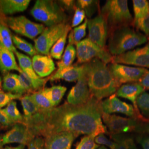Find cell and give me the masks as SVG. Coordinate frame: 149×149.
I'll use <instances>...</instances> for the list:
<instances>
[{
	"instance_id": "obj_17",
	"label": "cell",
	"mask_w": 149,
	"mask_h": 149,
	"mask_svg": "<svg viewBox=\"0 0 149 149\" xmlns=\"http://www.w3.org/2000/svg\"><path fill=\"white\" fill-rule=\"evenodd\" d=\"M76 136L73 134L62 132L44 138L43 149H71Z\"/></svg>"
},
{
	"instance_id": "obj_36",
	"label": "cell",
	"mask_w": 149,
	"mask_h": 149,
	"mask_svg": "<svg viewBox=\"0 0 149 149\" xmlns=\"http://www.w3.org/2000/svg\"><path fill=\"white\" fill-rule=\"evenodd\" d=\"M19 86L16 94L22 96L23 94L34 90L32 81L23 71L18 74Z\"/></svg>"
},
{
	"instance_id": "obj_35",
	"label": "cell",
	"mask_w": 149,
	"mask_h": 149,
	"mask_svg": "<svg viewBox=\"0 0 149 149\" xmlns=\"http://www.w3.org/2000/svg\"><path fill=\"white\" fill-rule=\"evenodd\" d=\"M99 1L95 0H78L76 1V7L85 11L86 16L91 18L97 11Z\"/></svg>"
},
{
	"instance_id": "obj_21",
	"label": "cell",
	"mask_w": 149,
	"mask_h": 149,
	"mask_svg": "<svg viewBox=\"0 0 149 149\" xmlns=\"http://www.w3.org/2000/svg\"><path fill=\"white\" fill-rule=\"evenodd\" d=\"M84 71V65H74L56 71L49 79L50 81L64 80L68 82H76L80 79Z\"/></svg>"
},
{
	"instance_id": "obj_26",
	"label": "cell",
	"mask_w": 149,
	"mask_h": 149,
	"mask_svg": "<svg viewBox=\"0 0 149 149\" xmlns=\"http://www.w3.org/2000/svg\"><path fill=\"white\" fill-rule=\"evenodd\" d=\"M21 101L24 112L23 123L34 116L39 109L33 101L30 95L23 96L21 98Z\"/></svg>"
},
{
	"instance_id": "obj_51",
	"label": "cell",
	"mask_w": 149,
	"mask_h": 149,
	"mask_svg": "<svg viewBox=\"0 0 149 149\" xmlns=\"http://www.w3.org/2000/svg\"><path fill=\"white\" fill-rule=\"evenodd\" d=\"M107 149L106 147H105V146H103V145H102V146H100V147H99V148H98V149Z\"/></svg>"
},
{
	"instance_id": "obj_1",
	"label": "cell",
	"mask_w": 149,
	"mask_h": 149,
	"mask_svg": "<svg viewBox=\"0 0 149 149\" xmlns=\"http://www.w3.org/2000/svg\"><path fill=\"white\" fill-rule=\"evenodd\" d=\"M101 101L92 96L84 104L65 103L58 107L40 111L23 123L36 137L45 138L55 134L68 132L97 136L107 132L102 119Z\"/></svg>"
},
{
	"instance_id": "obj_14",
	"label": "cell",
	"mask_w": 149,
	"mask_h": 149,
	"mask_svg": "<svg viewBox=\"0 0 149 149\" xmlns=\"http://www.w3.org/2000/svg\"><path fill=\"white\" fill-rule=\"evenodd\" d=\"M36 137L26 124L17 123L3 135V145L18 143L26 146L28 145Z\"/></svg>"
},
{
	"instance_id": "obj_53",
	"label": "cell",
	"mask_w": 149,
	"mask_h": 149,
	"mask_svg": "<svg viewBox=\"0 0 149 149\" xmlns=\"http://www.w3.org/2000/svg\"><path fill=\"white\" fill-rule=\"evenodd\" d=\"M1 82H2V79H1V77H0V86L1 85Z\"/></svg>"
},
{
	"instance_id": "obj_40",
	"label": "cell",
	"mask_w": 149,
	"mask_h": 149,
	"mask_svg": "<svg viewBox=\"0 0 149 149\" xmlns=\"http://www.w3.org/2000/svg\"><path fill=\"white\" fill-rule=\"evenodd\" d=\"M116 145L113 149H132L133 148V140L130 138H115Z\"/></svg>"
},
{
	"instance_id": "obj_54",
	"label": "cell",
	"mask_w": 149,
	"mask_h": 149,
	"mask_svg": "<svg viewBox=\"0 0 149 149\" xmlns=\"http://www.w3.org/2000/svg\"><path fill=\"white\" fill-rule=\"evenodd\" d=\"M135 149V148H133V149Z\"/></svg>"
},
{
	"instance_id": "obj_4",
	"label": "cell",
	"mask_w": 149,
	"mask_h": 149,
	"mask_svg": "<svg viewBox=\"0 0 149 149\" xmlns=\"http://www.w3.org/2000/svg\"><path fill=\"white\" fill-rule=\"evenodd\" d=\"M32 16L47 27L66 23L68 17L58 2L52 0H37L31 11Z\"/></svg>"
},
{
	"instance_id": "obj_20",
	"label": "cell",
	"mask_w": 149,
	"mask_h": 149,
	"mask_svg": "<svg viewBox=\"0 0 149 149\" xmlns=\"http://www.w3.org/2000/svg\"><path fill=\"white\" fill-rule=\"evenodd\" d=\"M22 72L16 62L15 53L0 44V71L4 74L11 71Z\"/></svg>"
},
{
	"instance_id": "obj_46",
	"label": "cell",
	"mask_w": 149,
	"mask_h": 149,
	"mask_svg": "<svg viewBox=\"0 0 149 149\" xmlns=\"http://www.w3.org/2000/svg\"><path fill=\"white\" fill-rule=\"evenodd\" d=\"M139 83L143 86L145 90H149V71L139 81Z\"/></svg>"
},
{
	"instance_id": "obj_34",
	"label": "cell",
	"mask_w": 149,
	"mask_h": 149,
	"mask_svg": "<svg viewBox=\"0 0 149 149\" xmlns=\"http://www.w3.org/2000/svg\"><path fill=\"white\" fill-rule=\"evenodd\" d=\"M13 43L17 48L25 52L29 55L34 56L37 54V52L32 44L28 43L24 39L15 35H12Z\"/></svg>"
},
{
	"instance_id": "obj_32",
	"label": "cell",
	"mask_w": 149,
	"mask_h": 149,
	"mask_svg": "<svg viewBox=\"0 0 149 149\" xmlns=\"http://www.w3.org/2000/svg\"><path fill=\"white\" fill-rule=\"evenodd\" d=\"M139 111L146 123L149 122V93L145 91L139 96L136 100Z\"/></svg>"
},
{
	"instance_id": "obj_39",
	"label": "cell",
	"mask_w": 149,
	"mask_h": 149,
	"mask_svg": "<svg viewBox=\"0 0 149 149\" xmlns=\"http://www.w3.org/2000/svg\"><path fill=\"white\" fill-rule=\"evenodd\" d=\"M85 18L86 13L85 11L80 8L76 7L74 11V15L71 23V27L75 28L80 26V24L84 21Z\"/></svg>"
},
{
	"instance_id": "obj_5",
	"label": "cell",
	"mask_w": 149,
	"mask_h": 149,
	"mask_svg": "<svg viewBox=\"0 0 149 149\" xmlns=\"http://www.w3.org/2000/svg\"><path fill=\"white\" fill-rule=\"evenodd\" d=\"M100 14L106 20L109 32L119 27L131 26L134 23L127 0H107L101 8Z\"/></svg>"
},
{
	"instance_id": "obj_9",
	"label": "cell",
	"mask_w": 149,
	"mask_h": 149,
	"mask_svg": "<svg viewBox=\"0 0 149 149\" xmlns=\"http://www.w3.org/2000/svg\"><path fill=\"white\" fill-rule=\"evenodd\" d=\"M102 119L106 129L112 135L133 131L140 125L138 120L134 118L108 114L103 112Z\"/></svg>"
},
{
	"instance_id": "obj_15",
	"label": "cell",
	"mask_w": 149,
	"mask_h": 149,
	"mask_svg": "<svg viewBox=\"0 0 149 149\" xmlns=\"http://www.w3.org/2000/svg\"><path fill=\"white\" fill-rule=\"evenodd\" d=\"M84 71L75 85L71 89L67 97L68 103L72 105H80L88 101L92 97Z\"/></svg>"
},
{
	"instance_id": "obj_55",
	"label": "cell",
	"mask_w": 149,
	"mask_h": 149,
	"mask_svg": "<svg viewBox=\"0 0 149 149\" xmlns=\"http://www.w3.org/2000/svg\"><path fill=\"white\" fill-rule=\"evenodd\" d=\"M148 41H149V39H148Z\"/></svg>"
},
{
	"instance_id": "obj_28",
	"label": "cell",
	"mask_w": 149,
	"mask_h": 149,
	"mask_svg": "<svg viewBox=\"0 0 149 149\" xmlns=\"http://www.w3.org/2000/svg\"><path fill=\"white\" fill-rule=\"evenodd\" d=\"M71 27L70 26L65 32L64 34L53 46L49 53L50 57H52L54 59L56 60H61L64 53L67 38L68 37L70 31L71 29Z\"/></svg>"
},
{
	"instance_id": "obj_38",
	"label": "cell",
	"mask_w": 149,
	"mask_h": 149,
	"mask_svg": "<svg viewBox=\"0 0 149 149\" xmlns=\"http://www.w3.org/2000/svg\"><path fill=\"white\" fill-rule=\"evenodd\" d=\"M22 97V96L14 94L10 92L5 93L3 91H0V109L7 106L11 101L17 100L20 99Z\"/></svg>"
},
{
	"instance_id": "obj_31",
	"label": "cell",
	"mask_w": 149,
	"mask_h": 149,
	"mask_svg": "<svg viewBox=\"0 0 149 149\" xmlns=\"http://www.w3.org/2000/svg\"><path fill=\"white\" fill-rule=\"evenodd\" d=\"M19 86L18 75L8 73L4 76L2 89L8 92L16 94Z\"/></svg>"
},
{
	"instance_id": "obj_11",
	"label": "cell",
	"mask_w": 149,
	"mask_h": 149,
	"mask_svg": "<svg viewBox=\"0 0 149 149\" xmlns=\"http://www.w3.org/2000/svg\"><path fill=\"white\" fill-rule=\"evenodd\" d=\"M101 108L102 112L104 113L108 114L116 113H122L139 122L146 123L142 116L136 112L132 105L121 101L116 94L101 101Z\"/></svg>"
},
{
	"instance_id": "obj_13",
	"label": "cell",
	"mask_w": 149,
	"mask_h": 149,
	"mask_svg": "<svg viewBox=\"0 0 149 149\" xmlns=\"http://www.w3.org/2000/svg\"><path fill=\"white\" fill-rule=\"evenodd\" d=\"M88 39L102 48H106V42L109 35V28L106 19L100 14L88 20Z\"/></svg>"
},
{
	"instance_id": "obj_29",
	"label": "cell",
	"mask_w": 149,
	"mask_h": 149,
	"mask_svg": "<svg viewBox=\"0 0 149 149\" xmlns=\"http://www.w3.org/2000/svg\"><path fill=\"white\" fill-rule=\"evenodd\" d=\"M88 20V19L87 18H86L85 21L82 24H80V26L77 27H75L69 32L68 36L69 44L76 45L85 37Z\"/></svg>"
},
{
	"instance_id": "obj_30",
	"label": "cell",
	"mask_w": 149,
	"mask_h": 149,
	"mask_svg": "<svg viewBox=\"0 0 149 149\" xmlns=\"http://www.w3.org/2000/svg\"><path fill=\"white\" fill-rule=\"evenodd\" d=\"M2 110L12 125L17 123H23V116H22L17 108L16 102L11 101L4 109H2Z\"/></svg>"
},
{
	"instance_id": "obj_7",
	"label": "cell",
	"mask_w": 149,
	"mask_h": 149,
	"mask_svg": "<svg viewBox=\"0 0 149 149\" xmlns=\"http://www.w3.org/2000/svg\"><path fill=\"white\" fill-rule=\"evenodd\" d=\"M69 26L67 23H62L45 28L42 34L34 40V48L38 53L49 55L53 46Z\"/></svg>"
},
{
	"instance_id": "obj_44",
	"label": "cell",
	"mask_w": 149,
	"mask_h": 149,
	"mask_svg": "<svg viewBox=\"0 0 149 149\" xmlns=\"http://www.w3.org/2000/svg\"><path fill=\"white\" fill-rule=\"evenodd\" d=\"M60 5L61 6L64 10L72 12L76 8V1L74 0H63L58 1Z\"/></svg>"
},
{
	"instance_id": "obj_52",
	"label": "cell",
	"mask_w": 149,
	"mask_h": 149,
	"mask_svg": "<svg viewBox=\"0 0 149 149\" xmlns=\"http://www.w3.org/2000/svg\"><path fill=\"white\" fill-rule=\"evenodd\" d=\"M6 127H5L4 126H3V125H2L1 124H0V129H5Z\"/></svg>"
},
{
	"instance_id": "obj_50",
	"label": "cell",
	"mask_w": 149,
	"mask_h": 149,
	"mask_svg": "<svg viewBox=\"0 0 149 149\" xmlns=\"http://www.w3.org/2000/svg\"><path fill=\"white\" fill-rule=\"evenodd\" d=\"M3 135L0 134V149H3Z\"/></svg>"
},
{
	"instance_id": "obj_25",
	"label": "cell",
	"mask_w": 149,
	"mask_h": 149,
	"mask_svg": "<svg viewBox=\"0 0 149 149\" xmlns=\"http://www.w3.org/2000/svg\"><path fill=\"white\" fill-rule=\"evenodd\" d=\"M134 25L149 15V2L146 0H134Z\"/></svg>"
},
{
	"instance_id": "obj_56",
	"label": "cell",
	"mask_w": 149,
	"mask_h": 149,
	"mask_svg": "<svg viewBox=\"0 0 149 149\" xmlns=\"http://www.w3.org/2000/svg\"></svg>"
},
{
	"instance_id": "obj_10",
	"label": "cell",
	"mask_w": 149,
	"mask_h": 149,
	"mask_svg": "<svg viewBox=\"0 0 149 149\" xmlns=\"http://www.w3.org/2000/svg\"><path fill=\"white\" fill-rule=\"evenodd\" d=\"M108 67L114 78L121 85L123 84L139 82L149 71L145 68L131 67L122 64L111 63Z\"/></svg>"
},
{
	"instance_id": "obj_49",
	"label": "cell",
	"mask_w": 149,
	"mask_h": 149,
	"mask_svg": "<svg viewBox=\"0 0 149 149\" xmlns=\"http://www.w3.org/2000/svg\"><path fill=\"white\" fill-rule=\"evenodd\" d=\"M144 129V131L149 134V122L146 123L145 124L140 125Z\"/></svg>"
},
{
	"instance_id": "obj_2",
	"label": "cell",
	"mask_w": 149,
	"mask_h": 149,
	"mask_svg": "<svg viewBox=\"0 0 149 149\" xmlns=\"http://www.w3.org/2000/svg\"><path fill=\"white\" fill-rule=\"evenodd\" d=\"M84 65L92 96L101 101L116 93L121 85L106 63L95 58Z\"/></svg>"
},
{
	"instance_id": "obj_24",
	"label": "cell",
	"mask_w": 149,
	"mask_h": 149,
	"mask_svg": "<svg viewBox=\"0 0 149 149\" xmlns=\"http://www.w3.org/2000/svg\"><path fill=\"white\" fill-rule=\"evenodd\" d=\"M4 16L0 13V44L15 53L17 50L13 45L10 29L4 21Z\"/></svg>"
},
{
	"instance_id": "obj_45",
	"label": "cell",
	"mask_w": 149,
	"mask_h": 149,
	"mask_svg": "<svg viewBox=\"0 0 149 149\" xmlns=\"http://www.w3.org/2000/svg\"><path fill=\"white\" fill-rule=\"evenodd\" d=\"M0 124L6 128L13 126L8 118L7 117L5 113L3 111L2 109H0Z\"/></svg>"
},
{
	"instance_id": "obj_23",
	"label": "cell",
	"mask_w": 149,
	"mask_h": 149,
	"mask_svg": "<svg viewBox=\"0 0 149 149\" xmlns=\"http://www.w3.org/2000/svg\"><path fill=\"white\" fill-rule=\"evenodd\" d=\"M67 88L63 86H54L49 88H43L42 92L47 97L54 107L57 106L61 101Z\"/></svg>"
},
{
	"instance_id": "obj_47",
	"label": "cell",
	"mask_w": 149,
	"mask_h": 149,
	"mask_svg": "<svg viewBox=\"0 0 149 149\" xmlns=\"http://www.w3.org/2000/svg\"><path fill=\"white\" fill-rule=\"evenodd\" d=\"M141 145L144 149H149V138L144 139L141 143Z\"/></svg>"
},
{
	"instance_id": "obj_43",
	"label": "cell",
	"mask_w": 149,
	"mask_h": 149,
	"mask_svg": "<svg viewBox=\"0 0 149 149\" xmlns=\"http://www.w3.org/2000/svg\"><path fill=\"white\" fill-rule=\"evenodd\" d=\"M44 144V139L42 137L37 136L34 139L28 144V149H43Z\"/></svg>"
},
{
	"instance_id": "obj_37",
	"label": "cell",
	"mask_w": 149,
	"mask_h": 149,
	"mask_svg": "<svg viewBox=\"0 0 149 149\" xmlns=\"http://www.w3.org/2000/svg\"><path fill=\"white\" fill-rule=\"evenodd\" d=\"M96 136L93 135H86L81 139L76 149H97L100 145L95 142Z\"/></svg>"
},
{
	"instance_id": "obj_41",
	"label": "cell",
	"mask_w": 149,
	"mask_h": 149,
	"mask_svg": "<svg viewBox=\"0 0 149 149\" xmlns=\"http://www.w3.org/2000/svg\"><path fill=\"white\" fill-rule=\"evenodd\" d=\"M95 140L96 144L99 145H103V146L106 145L111 149H114L116 145V141H113L108 138H107L104 134H101L96 136Z\"/></svg>"
},
{
	"instance_id": "obj_12",
	"label": "cell",
	"mask_w": 149,
	"mask_h": 149,
	"mask_svg": "<svg viewBox=\"0 0 149 149\" xmlns=\"http://www.w3.org/2000/svg\"><path fill=\"white\" fill-rule=\"evenodd\" d=\"M111 63L131 65L139 68H149V43L142 48L130 50L117 56H113Z\"/></svg>"
},
{
	"instance_id": "obj_6",
	"label": "cell",
	"mask_w": 149,
	"mask_h": 149,
	"mask_svg": "<svg viewBox=\"0 0 149 149\" xmlns=\"http://www.w3.org/2000/svg\"><path fill=\"white\" fill-rule=\"evenodd\" d=\"M77 65L88 63L93 59H100L106 64L112 63L113 56L107 48H102L88 38L82 40L76 45Z\"/></svg>"
},
{
	"instance_id": "obj_8",
	"label": "cell",
	"mask_w": 149,
	"mask_h": 149,
	"mask_svg": "<svg viewBox=\"0 0 149 149\" xmlns=\"http://www.w3.org/2000/svg\"><path fill=\"white\" fill-rule=\"evenodd\" d=\"M7 26L13 31L31 39L40 35L45 27L41 24L33 22L25 16H4Z\"/></svg>"
},
{
	"instance_id": "obj_18",
	"label": "cell",
	"mask_w": 149,
	"mask_h": 149,
	"mask_svg": "<svg viewBox=\"0 0 149 149\" xmlns=\"http://www.w3.org/2000/svg\"><path fill=\"white\" fill-rule=\"evenodd\" d=\"M145 88L139 82L128 83L120 86L116 92V96L126 98L133 104L136 112L141 115L136 105V100L142 93L145 92Z\"/></svg>"
},
{
	"instance_id": "obj_48",
	"label": "cell",
	"mask_w": 149,
	"mask_h": 149,
	"mask_svg": "<svg viewBox=\"0 0 149 149\" xmlns=\"http://www.w3.org/2000/svg\"><path fill=\"white\" fill-rule=\"evenodd\" d=\"M25 145H19L16 147H10V146H6L5 148L3 149H24Z\"/></svg>"
},
{
	"instance_id": "obj_19",
	"label": "cell",
	"mask_w": 149,
	"mask_h": 149,
	"mask_svg": "<svg viewBox=\"0 0 149 149\" xmlns=\"http://www.w3.org/2000/svg\"><path fill=\"white\" fill-rule=\"evenodd\" d=\"M32 61L34 70L42 79L52 74L55 70L54 62L49 55L37 54L33 56Z\"/></svg>"
},
{
	"instance_id": "obj_3",
	"label": "cell",
	"mask_w": 149,
	"mask_h": 149,
	"mask_svg": "<svg viewBox=\"0 0 149 149\" xmlns=\"http://www.w3.org/2000/svg\"><path fill=\"white\" fill-rule=\"evenodd\" d=\"M148 41L144 34L130 26L116 28L109 32L108 50L112 56H117L143 45Z\"/></svg>"
},
{
	"instance_id": "obj_22",
	"label": "cell",
	"mask_w": 149,
	"mask_h": 149,
	"mask_svg": "<svg viewBox=\"0 0 149 149\" xmlns=\"http://www.w3.org/2000/svg\"><path fill=\"white\" fill-rule=\"evenodd\" d=\"M30 0H0V13L3 15H12L27 10Z\"/></svg>"
},
{
	"instance_id": "obj_42",
	"label": "cell",
	"mask_w": 149,
	"mask_h": 149,
	"mask_svg": "<svg viewBox=\"0 0 149 149\" xmlns=\"http://www.w3.org/2000/svg\"><path fill=\"white\" fill-rule=\"evenodd\" d=\"M137 30H140L143 32L144 35L149 39V15L145 18L144 19L134 24Z\"/></svg>"
},
{
	"instance_id": "obj_33",
	"label": "cell",
	"mask_w": 149,
	"mask_h": 149,
	"mask_svg": "<svg viewBox=\"0 0 149 149\" xmlns=\"http://www.w3.org/2000/svg\"><path fill=\"white\" fill-rule=\"evenodd\" d=\"M30 96L33 101L40 111L47 110L54 107L52 103L40 90L33 93Z\"/></svg>"
},
{
	"instance_id": "obj_27",
	"label": "cell",
	"mask_w": 149,
	"mask_h": 149,
	"mask_svg": "<svg viewBox=\"0 0 149 149\" xmlns=\"http://www.w3.org/2000/svg\"><path fill=\"white\" fill-rule=\"evenodd\" d=\"M76 56V49L74 46L71 44H68L64 51L61 60L57 63L58 69L57 71H60L64 68L69 67L72 65Z\"/></svg>"
},
{
	"instance_id": "obj_16",
	"label": "cell",
	"mask_w": 149,
	"mask_h": 149,
	"mask_svg": "<svg viewBox=\"0 0 149 149\" xmlns=\"http://www.w3.org/2000/svg\"><path fill=\"white\" fill-rule=\"evenodd\" d=\"M15 54L18 59L19 66L22 71L31 80L34 90L39 91L43 89L48 79H42L38 76L33 68L32 59L29 56L17 50L15 52Z\"/></svg>"
}]
</instances>
